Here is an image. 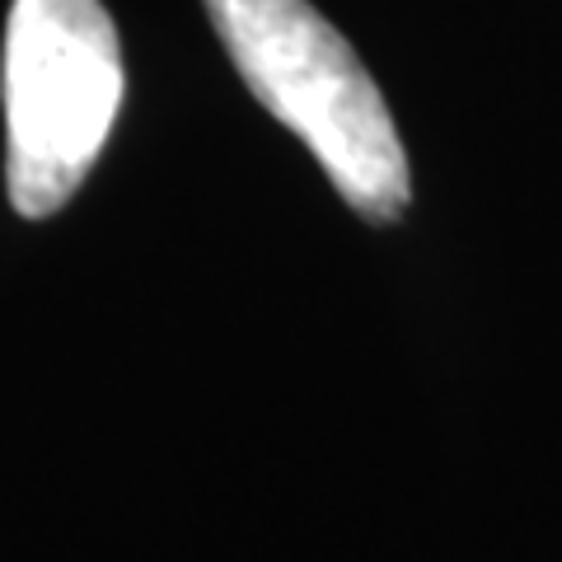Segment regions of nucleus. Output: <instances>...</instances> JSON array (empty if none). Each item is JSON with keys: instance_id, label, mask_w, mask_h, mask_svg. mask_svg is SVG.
<instances>
[{"instance_id": "obj_1", "label": "nucleus", "mask_w": 562, "mask_h": 562, "mask_svg": "<svg viewBox=\"0 0 562 562\" xmlns=\"http://www.w3.org/2000/svg\"><path fill=\"white\" fill-rule=\"evenodd\" d=\"M249 94L305 140L357 216L390 225L413 202L390 103L310 0H206Z\"/></svg>"}, {"instance_id": "obj_2", "label": "nucleus", "mask_w": 562, "mask_h": 562, "mask_svg": "<svg viewBox=\"0 0 562 562\" xmlns=\"http://www.w3.org/2000/svg\"><path fill=\"white\" fill-rule=\"evenodd\" d=\"M122 103V47L99 0H14L5 29V183L20 216L61 211Z\"/></svg>"}]
</instances>
